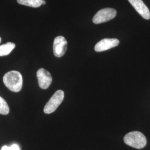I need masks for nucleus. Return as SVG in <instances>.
I'll use <instances>...</instances> for the list:
<instances>
[{"mask_svg":"<svg viewBox=\"0 0 150 150\" xmlns=\"http://www.w3.org/2000/svg\"><path fill=\"white\" fill-rule=\"evenodd\" d=\"M120 43L116 38H104L99 41L95 46L96 52H102L117 46Z\"/></svg>","mask_w":150,"mask_h":150,"instance_id":"7","label":"nucleus"},{"mask_svg":"<svg viewBox=\"0 0 150 150\" xmlns=\"http://www.w3.org/2000/svg\"><path fill=\"white\" fill-rule=\"evenodd\" d=\"M17 1L22 5L38 8L42 5L43 0H17Z\"/></svg>","mask_w":150,"mask_h":150,"instance_id":"10","label":"nucleus"},{"mask_svg":"<svg viewBox=\"0 0 150 150\" xmlns=\"http://www.w3.org/2000/svg\"><path fill=\"white\" fill-rule=\"evenodd\" d=\"M117 12L112 8H105L98 11L93 17L92 21L95 24H100L108 21L114 18Z\"/></svg>","mask_w":150,"mask_h":150,"instance_id":"4","label":"nucleus"},{"mask_svg":"<svg viewBox=\"0 0 150 150\" xmlns=\"http://www.w3.org/2000/svg\"><path fill=\"white\" fill-rule=\"evenodd\" d=\"M1 38H0V43H1Z\"/></svg>","mask_w":150,"mask_h":150,"instance_id":"15","label":"nucleus"},{"mask_svg":"<svg viewBox=\"0 0 150 150\" xmlns=\"http://www.w3.org/2000/svg\"><path fill=\"white\" fill-rule=\"evenodd\" d=\"M1 150H10V147H8L7 146H4L2 147Z\"/></svg>","mask_w":150,"mask_h":150,"instance_id":"13","label":"nucleus"},{"mask_svg":"<svg viewBox=\"0 0 150 150\" xmlns=\"http://www.w3.org/2000/svg\"><path fill=\"white\" fill-rule=\"evenodd\" d=\"M67 48V41L62 36L54 38L53 45L54 55L57 57H61L64 55Z\"/></svg>","mask_w":150,"mask_h":150,"instance_id":"5","label":"nucleus"},{"mask_svg":"<svg viewBox=\"0 0 150 150\" xmlns=\"http://www.w3.org/2000/svg\"><path fill=\"white\" fill-rule=\"evenodd\" d=\"M3 82L8 90L17 92L21 90L23 79L21 74L18 71H11L4 75Z\"/></svg>","mask_w":150,"mask_h":150,"instance_id":"1","label":"nucleus"},{"mask_svg":"<svg viewBox=\"0 0 150 150\" xmlns=\"http://www.w3.org/2000/svg\"><path fill=\"white\" fill-rule=\"evenodd\" d=\"M16 46L15 44L13 42L7 43L0 46V56H7L11 53V51Z\"/></svg>","mask_w":150,"mask_h":150,"instance_id":"9","label":"nucleus"},{"mask_svg":"<svg viewBox=\"0 0 150 150\" xmlns=\"http://www.w3.org/2000/svg\"><path fill=\"white\" fill-rule=\"evenodd\" d=\"M10 109L7 103L5 100L0 96V114L6 115L8 114Z\"/></svg>","mask_w":150,"mask_h":150,"instance_id":"11","label":"nucleus"},{"mask_svg":"<svg viewBox=\"0 0 150 150\" xmlns=\"http://www.w3.org/2000/svg\"><path fill=\"white\" fill-rule=\"evenodd\" d=\"M37 77L39 86L43 90L48 88L52 81V78L51 74L48 71L43 68L40 69L38 70Z\"/></svg>","mask_w":150,"mask_h":150,"instance_id":"6","label":"nucleus"},{"mask_svg":"<svg viewBox=\"0 0 150 150\" xmlns=\"http://www.w3.org/2000/svg\"><path fill=\"white\" fill-rule=\"evenodd\" d=\"M10 147V150H20V148L18 147V146L16 144L12 145Z\"/></svg>","mask_w":150,"mask_h":150,"instance_id":"12","label":"nucleus"},{"mask_svg":"<svg viewBox=\"0 0 150 150\" xmlns=\"http://www.w3.org/2000/svg\"><path fill=\"white\" fill-rule=\"evenodd\" d=\"M64 96V92L62 90L56 91L46 104L43 109L44 112L47 114L54 112L63 101Z\"/></svg>","mask_w":150,"mask_h":150,"instance_id":"3","label":"nucleus"},{"mask_svg":"<svg viewBox=\"0 0 150 150\" xmlns=\"http://www.w3.org/2000/svg\"><path fill=\"white\" fill-rule=\"evenodd\" d=\"M123 139L126 144L137 149L144 148L147 144L145 135L139 131L128 133L125 135Z\"/></svg>","mask_w":150,"mask_h":150,"instance_id":"2","label":"nucleus"},{"mask_svg":"<svg viewBox=\"0 0 150 150\" xmlns=\"http://www.w3.org/2000/svg\"><path fill=\"white\" fill-rule=\"evenodd\" d=\"M45 4H46V1H44V0H43V1H42V5H45Z\"/></svg>","mask_w":150,"mask_h":150,"instance_id":"14","label":"nucleus"},{"mask_svg":"<svg viewBox=\"0 0 150 150\" xmlns=\"http://www.w3.org/2000/svg\"><path fill=\"white\" fill-rule=\"evenodd\" d=\"M141 16L146 20L150 18V11L142 0H128Z\"/></svg>","mask_w":150,"mask_h":150,"instance_id":"8","label":"nucleus"}]
</instances>
